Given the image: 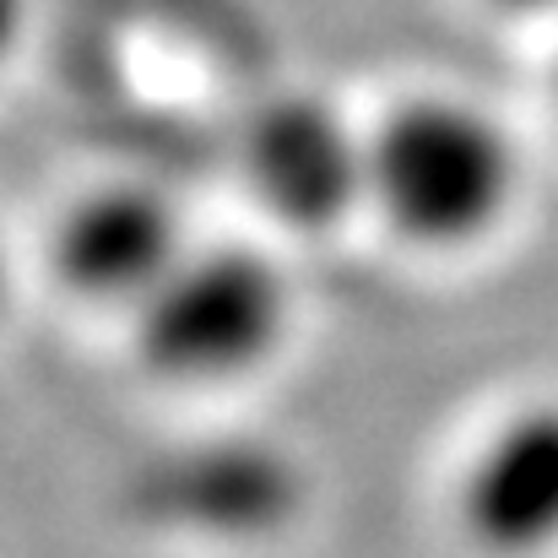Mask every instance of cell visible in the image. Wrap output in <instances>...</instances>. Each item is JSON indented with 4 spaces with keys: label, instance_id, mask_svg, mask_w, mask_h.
Segmentation results:
<instances>
[{
    "label": "cell",
    "instance_id": "obj_1",
    "mask_svg": "<svg viewBox=\"0 0 558 558\" xmlns=\"http://www.w3.org/2000/svg\"><path fill=\"white\" fill-rule=\"evenodd\" d=\"M515 201L521 147L494 109L461 93H412L369 125V206L412 250H472Z\"/></svg>",
    "mask_w": 558,
    "mask_h": 558
},
{
    "label": "cell",
    "instance_id": "obj_2",
    "mask_svg": "<svg viewBox=\"0 0 558 558\" xmlns=\"http://www.w3.org/2000/svg\"><path fill=\"white\" fill-rule=\"evenodd\" d=\"M131 320L142 369L163 385L217 390L282 353L293 331V282L255 244H190Z\"/></svg>",
    "mask_w": 558,
    "mask_h": 558
},
{
    "label": "cell",
    "instance_id": "obj_3",
    "mask_svg": "<svg viewBox=\"0 0 558 558\" xmlns=\"http://www.w3.org/2000/svg\"><path fill=\"white\" fill-rule=\"evenodd\" d=\"M239 169L266 217L326 233L353 206H369V131L320 93H282L250 114Z\"/></svg>",
    "mask_w": 558,
    "mask_h": 558
},
{
    "label": "cell",
    "instance_id": "obj_4",
    "mask_svg": "<svg viewBox=\"0 0 558 558\" xmlns=\"http://www.w3.org/2000/svg\"><path fill=\"white\" fill-rule=\"evenodd\" d=\"M195 244L174 195L147 180H109L71 201L54 228V271L60 282L98 304L136 315L147 293L185 260Z\"/></svg>",
    "mask_w": 558,
    "mask_h": 558
},
{
    "label": "cell",
    "instance_id": "obj_5",
    "mask_svg": "<svg viewBox=\"0 0 558 558\" xmlns=\"http://www.w3.org/2000/svg\"><path fill=\"white\" fill-rule=\"evenodd\" d=\"M456 515L488 558L558 554V396L521 401L472 445Z\"/></svg>",
    "mask_w": 558,
    "mask_h": 558
},
{
    "label": "cell",
    "instance_id": "obj_6",
    "mask_svg": "<svg viewBox=\"0 0 558 558\" xmlns=\"http://www.w3.org/2000/svg\"><path fill=\"white\" fill-rule=\"evenodd\" d=\"M22 22H27V0H0V71H5L11 54H16Z\"/></svg>",
    "mask_w": 558,
    "mask_h": 558
},
{
    "label": "cell",
    "instance_id": "obj_7",
    "mask_svg": "<svg viewBox=\"0 0 558 558\" xmlns=\"http://www.w3.org/2000/svg\"><path fill=\"white\" fill-rule=\"evenodd\" d=\"M499 11H515V16H558V0H488Z\"/></svg>",
    "mask_w": 558,
    "mask_h": 558
},
{
    "label": "cell",
    "instance_id": "obj_8",
    "mask_svg": "<svg viewBox=\"0 0 558 558\" xmlns=\"http://www.w3.org/2000/svg\"><path fill=\"white\" fill-rule=\"evenodd\" d=\"M5 299H11V260H5V244H0V315H5Z\"/></svg>",
    "mask_w": 558,
    "mask_h": 558
}]
</instances>
